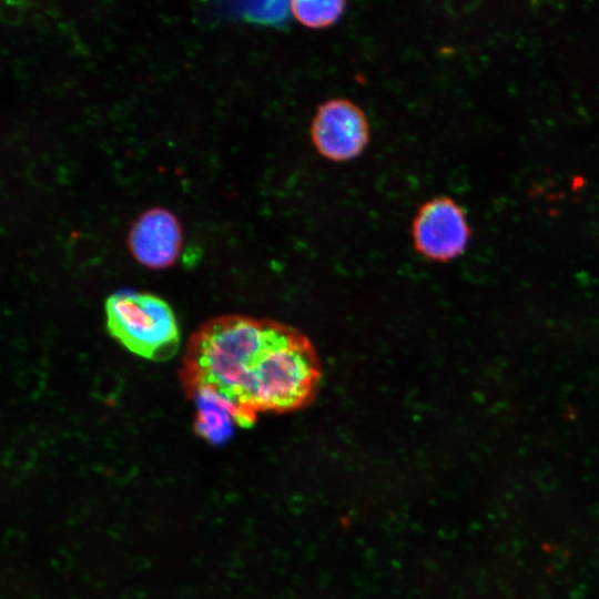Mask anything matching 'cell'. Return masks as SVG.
<instances>
[{
	"label": "cell",
	"mask_w": 599,
	"mask_h": 599,
	"mask_svg": "<svg viewBox=\"0 0 599 599\" xmlns=\"http://www.w3.org/2000/svg\"><path fill=\"white\" fill-rule=\"evenodd\" d=\"M321 364L298 329L271 319L225 315L206 322L190 338L181 379L187 394L210 389L250 426L258 413L307 406L318 390Z\"/></svg>",
	"instance_id": "6da1fadb"
},
{
	"label": "cell",
	"mask_w": 599,
	"mask_h": 599,
	"mask_svg": "<svg viewBox=\"0 0 599 599\" xmlns=\"http://www.w3.org/2000/svg\"><path fill=\"white\" fill-rule=\"evenodd\" d=\"M109 333L130 352L151 361H166L177 351L175 315L162 298L136 292H118L105 302Z\"/></svg>",
	"instance_id": "7a4b0ae2"
},
{
	"label": "cell",
	"mask_w": 599,
	"mask_h": 599,
	"mask_svg": "<svg viewBox=\"0 0 599 599\" xmlns=\"http://www.w3.org/2000/svg\"><path fill=\"white\" fill-rule=\"evenodd\" d=\"M309 136L321 156L347 162L358 158L368 145L369 122L359 105L348 99L334 98L317 106Z\"/></svg>",
	"instance_id": "3957f363"
},
{
	"label": "cell",
	"mask_w": 599,
	"mask_h": 599,
	"mask_svg": "<svg viewBox=\"0 0 599 599\" xmlns=\"http://www.w3.org/2000/svg\"><path fill=\"white\" fill-rule=\"evenodd\" d=\"M471 230L464 209L449 196L424 202L412 223L414 247L424 257L448 262L468 246Z\"/></svg>",
	"instance_id": "277c9868"
},
{
	"label": "cell",
	"mask_w": 599,
	"mask_h": 599,
	"mask_svg": "<svg viewBox=\"0 0 599 599\" xmlns=\"http://www.w3.org/2000/svg\"><path fill=\"white\" fill-rule=\"evenodd\" d=\"M132 256L142 265L160 270L176 261L182 246V227L167 209L153 206L143 211L128 234Z\"/></svg>",
	"instance_id": "5b68a950"
},
{
	"label": "cell",
	"mask_w": 599,
	"mask_h": 599,
	"mask_svg": "<svg viewBox=\"0 0 599 599\" xmlns=\"http://www.w3.org/2000/svg\"><path fill=\"white\" fill-rule=\"evenodd\" d=\"M191 396L196 405V434L211 444L224 443L232 433L233 423L237 424L235 408L210 389H196Z\"/></svg>",
	"instance_id": "8992f818"
},
{
	"label": "cell",
	"mask_w": 599,
	"mask_h": 599,
	"mask_svg": "<svg viewBox=\"0 0 599 599\" xmlns=\"http://www.w3.org/2000/svg\"><path fill=\"white\" fill-rule=\"evenodd\" d=\"M346 2L297 1L291 2V11L296 21L309 29H324L335 24L345 11Z\"/></svg>",
	"instance_id": "52a82bcc"
}]
</instances>
